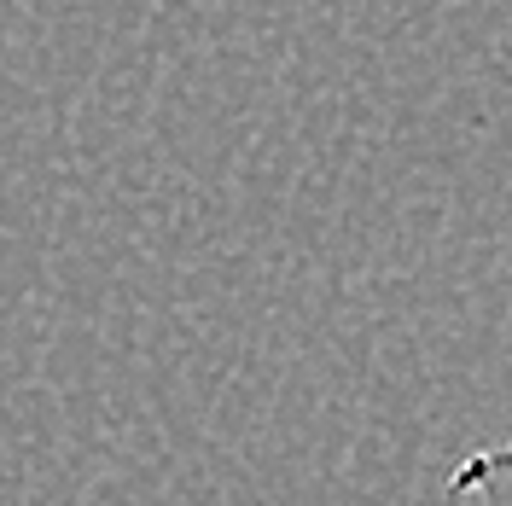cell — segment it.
I'll return each instance as SVG.
<instances>
[{
    "label": "cell",
    "instance_id": "obj_1",
    "mask_svg": "<svg viewBox=\"0 0 512 506\" xmlns=\"http://www.w3.org/2000/svg\"><path fill=\"white\" fill-rule=\"evenodd\" d=\"M512 477V437L495 448H478V454H466L460 466H454V477H448V495H483V489H495V483H507Z\"/></svg>",
    "mask_w": 512,
    "mask_h": 506
}]
</instances>
